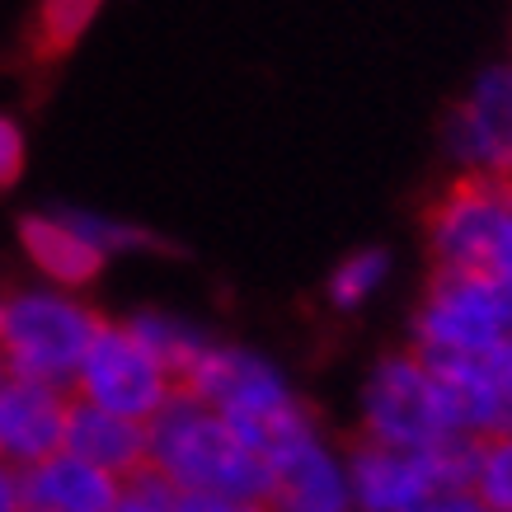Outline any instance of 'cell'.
Instances as JSON below:
<instances>
[{
	"label": "cell",
	"mask_w": 512,
	"mask_h": 512,
	"mask_svg": "<svg viewBox=\"0 0 512 512\" xmlns=\"http://www.w3.org/2000/svg\"><path fill=\"white\" fill-rule=\"evenodd\" d=\"M76 400L123 414V419L151 423L174 400V376L127 325H109L94 339L90 357L76 376Z\"/></svg>",
	"instance_id": "8992f818"
},
{
	"label": "cell",
	"mask_w": 512,
	"mask_h": 512,
	"mask_svg": "<svg viewBox=\"0 0 512 512\" xmlns=\"http://www.w3.org/2000/svg\"><path fill=\"white\" fill-rule=\"evenodd\" d=\"M268 512H353L348 470L320 447V437L292 447L273 466V508Z\"/></svg>",
	"instance_id": "7c38bea8"
},
{
	"label": "cell",
	"mask_w": 512,
	"mask_h": 512,
	"mask_svg": "<svg viewBox=\"0 0 512 512\" xmlns=\"http://www.w3.org/2000/svg\"><path fill=\"white\" fill-rule=\"evenodd\" d=\"M419 512H489V508L480 503V494H442L433 503H423Z\"/></svg>",
	"instance_id": "7402d4cb"
},
{
	"label": "cell",
	"mask_w": 512,
	"mask_h": 512,
	"mask_svg": "<svg viewBox=\"0 0 512 512\" xmlns=\"http://www.w3.org/2000/svg\"><path fill=\"white\" fill-rule=\"evenodd\" d=\"M24 174V132L15 118H0V193Z\"/></svg>",
	"instance_id": "ffe728a7"
},
{
	"label": "cell",
	"mask_w": 512,
	"mask_h": 512,
	"mask_svg": "<svg viewBox=\"0 0 512 512\" xmlns=\"http://www.w3.org/2000/svg\"><path fill=\"white\" fill-rule=\"evenodd\" d=\"M0 320H5V301H0Z\"/></svg>",
	"instance_id": "cb8c5ba5"
},
{
	"label": "cell",
	"mask_w": 512,
	"mask_h": 512,
	"mask_svg": "<svg viewBox=\"0 0 512 512\" xmlns=\"http://www.w3.org/2000/svg\"><path fill=\"white\" fill-rule=\"evenodd\" d=\"M348 484H353V503L362 512H419L423 503L447 494L433 447L395 451L367 442V437L348 447Z\"/></svg>",
	"instance_id": "52a82bcc"
},
{
	"label": "cell",
	"mask_w": 512,
	"mask_h": 512,
	"mask_svg": "<svg viewBox=\"0 0 512 512\" xmlns=\"http://www.w3.org/2000/svg\"><path fill=\"white\" fill-rule=\"evenodd\" d=\"M179 512H268V508H249V503H235V498L221 494H179Z\"/></svg>",
	"instance_id": "44dd1931"
},
{
	"label": "cell",
	"mask_w": 512,
	"mask_h": 512,
	"mask_svg": "<svg viewBox=\"0 0 512 512\" xmlns=\"http://www.w3.org/2000/svg\"><path fill=\"white\" fill-rule=\"evenodd\" d=\"M512 221V179L461 174L428 207V249L437 273H489L494 249Z\"/></svg>",
	"instance_id": "277c9868"
},
{
	"label": "cell",
	"mask_w": 512,
	"mask_h": 512,
	"mask_svg": "<svg viewBox=\"0 0 512 512\" xmlns=\"http://www.w3.org/2000/svg\"><path fill=\"white\" fill-rule=\"evenodd\" d=\"M113 512H179V489H174L160 470H141L123 484V498Z\"/></svg>",
	"instance_id": "d6986e66"
},
{
	"label": "cell",
	"mask_w": 512,
	"mask_h": 512,
	"mask_svg": "<svg viewBox=\"0 0 512 512\" xmlns=\"http://www.w3.org/2000/svg\"><path fill=\"white\" fill-rule=\"evenodd\" d=\"M447 395L419 353H390L362 395V437L395 451H428L451 437Z\"/></svg>",
	"instance_id": "3957f363"
},
{
	"label": "cell",
	"mask_w": 512,
	"mask_h": 512,
	"mask_svg": "<svg viewBox=\"0 0 512 512\" xmlns=\"http://www.w3.org/2000/svg\"><path fill=\"white\" fill-rule=\"evenodd\" d=\"M109 320L62 292H19L5 301L0 357L24 381L76 390V376Z\"/></svg>",
	"instance_id": "7a4b0ae2"
},
{
	"label": "cell",
	"mask_w": 512,
	"mask_h": 512,
	"mask_svg": "<svg viewBox=\"0 0 512 512\" xmlns=\"http://www.w3.org/2000/svg\"><path fill=\"white\" fill-rule=\"evenodd\" d=\"M62 221H71L90 245H99L104 254H118V249H165V240H156L151 231H141V226H123V221L113 217H90V212H66Z\"/></svg>",
	"instance_id": "ac0fdd59"
},
{
	"label": "cell",
	"mask_w": 512,
	"mask_h": 512,
	"mask_svg": "<svg viewBox=\"0 0 512 512\" xmlns=\"http://www.w3.org/2000/svg\"><path fill=\"white\" fill-rule=\"evenodd\" d=\"M24 512H113L123 498V480L85 466L71 451H57L43 466L19 470Z\"/></svg>",
	"instance_id": "8fae6325"
},
{
	"label": "cell",
	"mask_w": 512,
	"mask_h": 512,
	"mask_svg": "<svg viewBox=\"0 0 512 512\" xmlns=\"http://www.w3.org/2000/svg\"><path fill=\"white\" fill-rule=\"evenodd\" d=\"M127 329H132V334L151 348V357H156L160 367L174 376V390H179V381L198 367L202 357L212 353V339H207V334H198L193 325L174 320V315H160V311L132 315V320H127Z\"/></svg>",
	"instance_id": "5bb4252c"
},
{
	"label": "cell",
	"mask_w": 512,
	"mask_h": 512,
	"mask_svg": "<svg viewBox=\"0 0 512 512\" xmlns=\"http://www.w3.org/2000/svg\"><path fill=\"white\" fill-rule=\"evenodd\" d=\"M71 400L76 395L43 381H24L15 372L0 376V461L10 470H29L66 451Z\"/></svg>",
	"instance_id": "ba28073f"
},
{
	"label": "cell",
	"mask_w": 512,
	"mask_h": 512,
	"mask_svg": "<svg viewBox=\"0 0 512 512\" xmlns=\"http://www.w3.org/2000/svg\"><path fill=\"white\" fill-rule=\"evenodd\" d=\"M0 512H24V494H19V470L0 461Z\"/></svg>",
	"instance_id": "603a6c76"
},
{
	"label": "cell",
	"mask_w": 512,
	"mask_h": 512,
	"mask_svg": "<svg viewBox=\"0 0 512 512\" xmlns=\"http://www.w3.org/2000/svg\"><path fill=\"white\" fill-rule=\"evenodd\" d=\"M386 268L390 259L381 249H362V254H348L339 268H334V278H329V301L339 306V311H353L362 306L367 296L386 282Z\"/></svg>",
	"instance_id": "2e32d148"
},
{
	"label": "cell",
	"mask_w": 512,
	"mask_h": 512,
	"mask_svg": "<svg viewBox=\"0 0 512 512\" xmlns=\"http://www.w3.org/2000/svg\"><path fill=\"white\" fill-rule=\"evenodd\" d=\"M19 245L33 259V268L52 278L57 287H90L104 268V249L90 245L85 235L62 217H24L19 221Z\"/></svg>",
	"instance_id": "4fadbf2b"
},
{
	"label": "cell",
	"mask_w": 512,
	"mask_h": 512,
	"mask_svg": "<svg viewBox=\"0 0 512 512\" xmlns=\"http://www.w3.org/2000/svg\"><path fill=\"white\" fill-rule=\"evenodd\" d=\"M146 428L151 470H160L179 494H221L249 508H273V466L193 395L174 390V400Z\"/></svg>",
	"instance_id": "6da1fadb"
},
{
	"label": "cell",
	"mask_w": 512,
	"mask_h": 512,
	"mask_svg": "<svg viewBox=\"0 0 512 512\" xmlns=\"http://www.w3.org/2000/svg\"><path fill=\"white\" fill-rule=\"evenodd\" d=\"M475 494L489 512H512V437H494L484 442L480 456V484Z\"/></svg>",
	"instance_id": "e0dca14e"
},
{
	"label": "cell",
	"mask_w": 512,
	"mask_h": 512,
	"mask_svg": "<svg viewBox=\"0 0 512 512\" xmlns=\"http://www.w3.org/2000/svg\"><path fill=\"white\" fill-rule=\"evenodd\" d=\"M66 451L127 484L151 466V428L137 419H123V414H109V409H94L85 400H71Z\"/></svg>",
	"instance_id": "30bf717a"
},
{
	"label": "cell",
	"mask_w": 512,
	"mask_h": 512,
	"mask_svg": "<svg viewBox=\"0 0 512 512\" xmlns=\"http://www.w3.org/2000/svg\"><path fill=\"white\" fill-rule=\"evenodd\" d=\"M104 0H38V15L29 29V47L38 62H57L80 43V33L90 29Z\"/></svg>",
	"instance_id": "9a60e30c"
},
{
	"label": "cell",
	"mask_w": 512,
	"mask_h": 512,
	"mask_svg": "<svg viewBox=\"0 0 512 512\" xmlns=\"http://www.w3.org/2000/svg\"><path fill=\"white\" fill-rule=\"evenodd\" d=\"M503 339H512V329L498 282L489 273H437L414 315V353L480 357Z\"/></svg>",
	"instance_id": "5b68a950"
},
{
	"label": "cell",
	"mask_w": 512,
	"mask_h": 512,
	"mask_svg": "<svg viewBox=\"0 0 512 512\" xmlns=\"http://www.w3.org/2000/svg\"><path fill=\"white\" fill-rule=\"evenodd\" d=\"M447 146L466 174L512 179V66H494L475 80L470 99L447 118Z\"/></svg>",
	"instance_id": "9c48e42d"
}]
</instances>
